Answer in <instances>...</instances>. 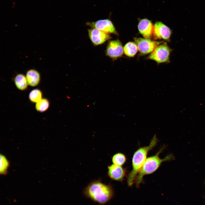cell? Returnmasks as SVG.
<instances>
[{
	"label": "cell",
	"mask_w": 205,
	"mask_h": 205,
	"mask_svg": "<svg viewBox=\"0 0 205 205\" xmlns=\"http://www.w3.org/2000/svg\"><path fill=\"white\" fill-rule=\"evenodd\" d=\"M86 198L101 205H104L112 198L114 190L110 184H105L100 179L94 180L85 187L83 191Z\"/></svg>",
	"instance_id": "cell-1"
},
{
	"label": "cell",
	"mask_w": 205,
	"mask_h": 205,
	"mask_svg": "<svg viewBox=\"0 0 205 205\" xmlns=\"http://www.w3.org/2000/svg\"><path fill=\"white\" fill-rule=\"evenodd\" d=\"M158 141L155 135L148 146L140 147L134 153L132 160V170L128 177V186H131L136 182L137 177L147 159L148 152L156 145Z\"/></svg>",
	"instance_id": "cell-2"
},
{
	"label": "cell",
	"mask_w": 205,
	"mask_h": 205,
	"mask_svg": "<svg viewBox=\"0 0 205 205\" xmlns=\"http://www.w3.org/2000/svg\"><path fill=\"white\" fill-rule=\"evenodd\" d=\"M165 148V146H163L154 155L146 159L137 177L135 183L137 187H139L143 182V178L145 175L154 172L157 170L163 162L174 159V157L172 154H169L163 159H161L159 157L160 154Z\"/></svg>",
	"instance_id": "cell-3"
},
{
	"label": "cell",
	"mask_w": 205,
	"mask_h": 205,
	"mask_svg": "<svg viewBox=\"0 0 205 205\" xmlns=\"http://www.w3.org/2000/svg\"><path fill=\"white\" fill-rule=\"evenodd\" d=\"M172 50L167 43L164 42L151 53L147 59L153 60L158 63H169Z\"/></svg>",
	"instance_id": "cell-4"
},
{
	"label": "cell",
	"mask_w": 205,
	"mask_h": 205,
	"mask_svg": "<svg viewBox=\"0 0 205 205\" xmlns=\"http://www.w3.org/2000/svg\"><path fill=\"white\" fill-rule=\"evenodd\" d=\"M136 44L141 55H146L151 53L159 45L164 42L157 41L141 38H134Z\"/></svg>",
	"instance_id": "cell-5"
},
{
	"label": "cell",
	"mask_w": 205,
	"mask_h": 205,
	"mask_svg": "<svg viewBox=\"0 0 205 205\" xmlns=\"http://www.w3.org/2000/svg\"><path fill=\"white\" fill-rule=\"evenodd\" d=\"M106 55L113 60L121 57L124 53V47L119 40L109 41L105 51Z\"/></svg>",
	"instance_id": "cell-6"
},
{
	"label": "cell",
	"mask_w": 205,
	"mask_h": 205,
	"mask_svg": "<svg viewBox=\"0 0 205 205\" xmlns=\"http://www.w3.org/2000/svg\"><path fill=\"white\" fill-rule=\"evenodd\" d=\"M87 25L108 34L118 35V33L112 22L109 19L99 20L95 22H87Z\"/></svg>",
	"instance_id": "cell-7"
},
{
	"label": "cell",
	"mask_w": 205,
	"mask_h": 205,
	"mask_svg": "<svg viewBox=\"0 0 205 205\" xmlns=\"http://www.w3.org/2000/svg\"><path fill=\"white\" fill-rule=\"evenodd\" d=\"M172 33L168 27L161 22L157 21L154 25L153 37L154 40L163 39L169 42Z\"/></svg>",
	"instance_id": "cell-8"
},
{
	"label": "cell",
	"mask_w": 205,
	"mask_h": 205,
	"mask_svg": "<svg viewBox=\"0 0 205 205\" xmlns=\"http://www.w3.org/2000/svg\"><path fill=\"white\" fill-rule=\"evenodd\" d=\"M88 32L89 37L95 46L102 44L112 38L109 34L96 29H89Z\"/></svg>",
	"instance_id": "cell-9"
},
{
	"label": "cell",
	"mask_w": 205,
	"mask_h": 205,
	"mask_svg": "<svg viewBox=\"0 0 205 205\" xmlns=\"http://www.w3.org/2000/svg\"><path fill=\"white\" fill-rule=\"evenodd\" d=\"M126 169L121 166L114 164L108 167L107 174L112 180L118 181H122L126 175Z\"/></svg>",
	"instance_id": "cell-10"
},
{
	"label": "cell",
	"mask_w": 205,
	"mask_h": 205,
	"mask_svg": "<svg viewBox=\"0 0 205 205\" xmlns=\"http://www.w3.org/2000/svg\"><path fill=\"white\" fill-rule=\"evenodd\" d=\"M138 27L139 32L145 38L151 40L154 28L151 21L146 18L142 19L139 21Z\"/></svg>",
	"instance_id": "cell-11"
},
{
	"label": "cell",
	"mask_w": 205,
	"mask_h": 205,
	"mask_svg": "<svg viewBox=\"0 0 205 205\" xmlns=\"http://www.w3.org/2000/svg\"><path fill=\"white\" fill-rule=\"evenodd\" d=\"M26 77L28 85L32 87L37 86L40 80V75L39 73L34 69H30L26 72Z\"/></svg>",
	"instance_id": "cell-12"
},
{
	"label": "cell",
	"mask_w": 205,
	"mask_h": 205,
	"mask_svg": "<svg viewBox=\"0 0 205 205\" xmlns=\"http://www.w3.org/2000/svg\"><path fill=\"white\" fill-rule=\"evenodd\" d=\"M14 82L17 88L23 91L26 89L28 83L26 77L21 73L17 75L14 78Z\"/></svg>",
	"instance_id": "cell-13"
},
{
	"label": "cell",
	"mask_w": 205,
	"mask_h": 205,
	"mask_svg": "<svg viewBox=\"0 0 205 205\" xmlns=\"http://www.w3.org/2000/svg\"><path fill=\"white\" fill-rule=\"evenodd\" d=\"M138 50L136 44L133 42H129L124 47V53L126 56L130 57H134Z\"/></svg>",
	"instance_id": "cell-14"
},
{
	"label": "cell",
	"mask_w": 205,
	"mask_h": 205,
	"mask_svg": "<svg viewBox=\"0 0 205 205\" xmlns=\"http://www.w3.org/2000/svg\"><path fill=\"white\" fill-rule=\"evenodd\" d=\"M126 160V158L125 155L120 152L116 153L111 157L112 161L113 164L121 166L125 163Z\"/></svg>",
	"instance_id": "cell-15"
},
{
	"label": "cell",
	"mask_w": 205,
	"mask_h": 205,
	"mask_svg": "<svg viewBox=\"0 0 205 205\" xmlns=\"http://www.w3.org/2000/svg\"><path fill=\"white\" fill-rule=\"evenodd\" d=\"M49 105V102L47 99H42L36 103L35 108L36 110L38 112H44L48 109Z\"/></svg>",
	"instance_id": "cell-16"
},
{
	"label": "cell",
	"mask_w": 205,
	"mask_h": 205,
	"mask_svg": "<svg viewBox=\"0 0 205 205\" xmlns=\"http://www.w3.org/2000/svg\"><path fill=\"white\" fill-rule=\"evenodd\" d=\"M29 97L31 101L36 103L42 99V93L40 89H35L30 92Z\"/></svg>",
	"instance_id": "cell-17"
},
{
	"label": "cell",
	"mask_w": 205,
	"mask_h": 205,
	"mask_svg": "<svg viewBox=\"0 0 205 205\" xmlns=\"http://www.w3.org/2000/svg\"><path fill=\"white\" fill-rule=\"evenodd\" d=\"M9 162L7 158L3 154H0V173L5 175L7 173L9 166Z\"/></svg>",
	"instance_id": "cell-18"
},
{
	"label": "cell",
	"mask_w": 205,
	"mask_h": 205,
	"mask_svg": "<svg viewBox=\"0 0 205 205\" xmlns=\"http://www.w3.org/2000/svg\"></svg>",
	"instance_id": "cell-19"
}]
</instances>
